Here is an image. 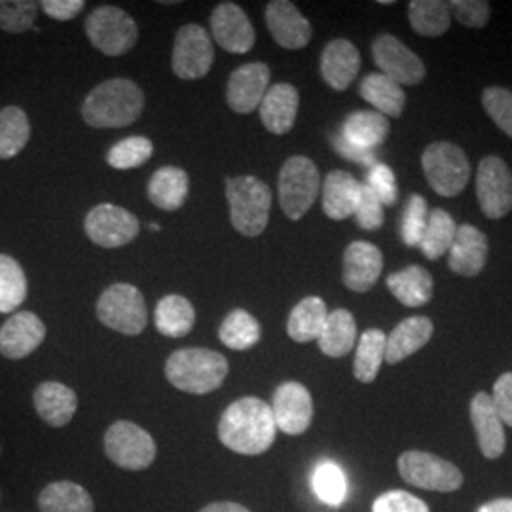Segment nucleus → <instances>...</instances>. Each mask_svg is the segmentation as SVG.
I'll return each mask as SVG.
<instances>
[{
  "label": "nucleus",
  "mask_w": 512,
  "mask_h": 512,
  "mask_svg": "<svg viewBox=\"0 0 512 512\" xmlns=\"http://www.w3.org/2000/svg\"><path fill=\"white\" fill-rule=\"evenodd\" d=\"M84 29L93 48L110 57L128 54L139 40L137 23L118 6H101L93 10Z\"/></svg>",
  "instance_id": "nucleus-9"
},
{
  "label": "nucleus",
  "mask_w": 512,
  "mask_h": 512,
  "mask_svg": "<svg viewBox=\"0 0 512 512\" xmlns=\"http://www.w3.org/2000/svg\"><path fill=\"white\" fill-rule=\"evenodd\" d=\"M482 105L490 118L512 139V92L492 86L482 93Z\"/></svg>",
  "instance_id": "nucleus-46"
},
{
  "label": "nucleus",
  "mask_w": 512,
  "mask_h": 512,
  "mask_svg": "<svg viewBox=\"0 0 512 512\" xmlns=\"http://www.w3.org/2000/svg\"><path fill=\"white\" fill-rule=\"evenodd\" d=\"M46 332L37 313L18 311L0 327V355L10 361H21L42 346Z\"/></svg>",
  "instance_id": "nucleus-17"
},
{
  "label": "nucleus",
  "mask_w": 512,
  "mask_h": 512,
  "mask_svg": "<svg viewBox=\"0 0 512 512\" xmlns=\"http://www.w3.org/2000/svg\"><path fill=\"white\" fill-rule=\"evenodd\" d=\"M429 219V209L427 202L420 194H412L406 211H404L403 226H401V236L408 247H420L423 230L427 226Z\"/></svg>",
  "instance_id": "nucleus-45"
},
{
  "label": "nucleus",
  "mask_w": 512,
  "mask_h": 512,
  "mask_svg": "<svg viewBox=\"0 0 512 512\" xmlns=\"http://www.w3.org/2000/svg\"><path fill=\"white\" fill-rule=\"evenodd\" d=\"M200 512H253L249 511L245 505L234 503V501H215L205 505Z\"/></svg>",
  "instance_id": "nucleus-54"
},
{
  "label": "nucleus",
  "mask_w": 512,
  "mask_h": 512,
  "mask_svg": "<svg viewBox=\"0 0 512 512\" xmlns=\"http://www.w3.org/2000/svg\"><path fill=\"white\" fill-rule=\"evenodd\" d=\"M84 228L92 243L103 249L124 247L141 232L139 219L129 213L128 209L114 203L95 205L86 215Z\"/></svg>",
  "instance_id": "nucleus-11"
},
{
  "label": "nucleus",
  "mask_w": 512,
  "mask_h": 512,
  "mask_svg": "<svg viewBox=\"0 0 512 512\" xmlns=\"http://www.w3.org/2000/svg\"><path fill=\"white\" fill-rule=\"evenodd\" d=\"M476 198L488 219H503L512 209V173L505 160L486 156L476 171Z\"/></svg>",
  "instance_id": "nucleus-13"
},
{
  "label": "nucleus",
  "mask_w": 512,
  "mask_h": 512,
  "mask_svg": "<svg viewBox=\"0 0 512 512\" xmlns=\"http://www.w3.org/2000/svg\"><path fill=\"white\" fill-rule=\"evenodd\" d=\"M471 421L475 427L476 442L482 456L488 459H499L505 454L507 437L503 429V421L495 412L492 395L480 391L471 401Z\"/></svg>",
  "instance_id": "nucleus-21"
},
{
  "label": "nucleus",
  "mask_w": 512,
  "mask_h": 512,
  "mask_svg": "<svg viewBox=\"0 0 512 512\" xmlns=\"http://www.w3.org/2000/svg\"><path fill=\"white\" fill-rule=\"evenodd\" d=\"M488 260V238L473 224L458 226L454 243L448 251V266L463 277L480 274Z\"/></svg>",
  "instance_id": "nucleus-22"
},
{
  "label": "nucleus",
  "mask_w": 512,
  "mask_h": 512,
  "mask_svg": "<svg viewBox=\"0 0 512 512\" xmlns=\"http://www.w3.org/2000/svg\"><path fill=\"white\" fill-rule=\"evenodd\" d=\"M275 425L289 437L304 435L313 421V399L306 385L285 382L275 389L272 399Z\"/></svg>",
  "instance_id": "nucleus-15"
},
{
  "label": "nucleus",
  "mask_w": 512,
  "mask_h": 512,
  "mask_svg": "<svg viewBox=\"0 0 512 512\" xmlns=\"http://www.w3.org/2000/svg\"><path fill=\"white\" fill-rule=\"evenodd\" d=\"M492 401L499 420L512 427V372H505L495 380Z\"/></svg>",
  "instance_id": "nucleus-51"
},
{
  "label": "nucleus",
  "mask_w": 512,
  "mask_h": 512,
  "mask_svg": "<svg viewBox=\"0 0 512 512\" xmlns=\"http://www.w3.org/2000/svg\"><path fill=\"white\" fill-rule=\"evenodd\" d=\"M433 321L429 317L416 315L399 323L385 342V363L399 365L410 355L427 346L433 336Z\"/></svg>",
  "instance_id": "nucleus-26"
},
{
  "label": "nucleus",
  "mask_w": 512,
  "mask_h": 512,
  "mask_svg": "<svg viewBox=\"0 0 512 512\" xmlns=\"http://www.w3.org/2000/svg\"><path fill=\"white\" fill-rule=\"evenodd\" d=\"M387 289L406 308H421L433 298V275L421 266H410L387 277Z\"/></svg>",
  "instance_id": "nucleus-31"
},
{
  "label": "nucleus",
  "mask_w": 512,
  "mask_h": 512,
  "mask_svg": "<svg viewBox=\"0 0 512 512\" xmlns=\"http://www.w3.org/2000/svg\"><path fill=\"white\" fill-rule=\"evenodd\" d=\"M448 8L465 27L482 29L490 21V2L486 0H452Z\"/></svg>",
  "instance_id": "nucleus-50"
},
{
  "label": "nucleus",
  "mask_w": 512,
  "mask_h": 512,
  "mask_svg": "<svg viewBox=\"0 0 512 512\" xmlns=\"http://www.w3.org/2000/svg\"><path fill=\"white\" fill-rule=\"evenodd\" d=\"M332 143H334V150H336L340 156H344L349 162H359V164L370 165V167L374 164H378L374 152L351 145L340 133L332 137Z\"/></svg>",
  "instance_id": "nucleus-53"
},
{
  "label": "nucleus",
  "mask_w": 512,
  "mask_h": 512,
  "mask_svg": "<svg viewBox=\"0 0 512 512\" xmlns=\"http://www.w3.org/2000/svg\"><path fill=\"white\" fill-rule=\"evenodd\" d=\"M211 31L220 48L230 54H247L255 46V27L236 2H220L215 6L211 14Z\"/></svg>",
  "instance_id": "nucleus-16"
},
{
  "label": "nucleus",
  "mask_w": 512,
  "mask_h": 512,
  "mask_svg": "<svg viewBox=\"0 0 512 512\" xmlns=\"http://www.w3.org/2000/svg\"><path fill=\"white\" fill-rule=\"evenodd\" d=\"M217 433L228 450L260 456L272 448L277 435L272 406L258 397L238 399L222 412Z\"/></svg>",
  "instance_id": "nucleus-1"
},
{
  "label": "nucleus",
  "mask_w": 512,
  "mask_h": 512,
  "mask_svg": "<svg viewBox=\"0 0 512 512\" xmlns=\"http://www.w3.org/2000/svg\"><path fill=\"white\" fill-rule=\"evenodd\" d=\"M458 232V224L452 215L444 209H433L429 213L427 226L421 236L420 249L429 260H437L446 255L454 243Z\"/></svg>",
  "instance_id": "nucleus-38"
},
{
  "label": "nucleus",
  "mask_w": 512,
  "mask_h": 512,
  "mask_svg": "<svg viewBox=\"0 0 512 512\" xmlns=\"http://www.w3.org/2000/svg\"><path fill=\"white\" fill-rule=\"evenodd\" d=\"M361 69L359 50L346 40H330L321 55V74L332 90L344 92L353 84Z\"/></svg>",
  "instance_id": "nucleus-24"
},
{
  "label": "nucleus",
  "mask_w": 512,
  "mask_h": 512,
  "mask_svg": "<svg viewBox=\"0 0 512 512\" xmlns=\"http://www.w3.org/2000/svg\"><path fill=\"white\" fill-rule=\"evenodd\" d=\"M366 186L378 196V200L382 205H395L399 200V190H397V181H395V173L389 165L374 164L370 167L368 173V181Z\"/></svg>",
  "instance_id": "nucleus-47"
},
{
  "label": "nucleus",
  "mask_w": 512,
  "mask_h": 512,
  "mask_svg": "<svg viewBox=\"0 0 512 512\" xmlns=\"http://www.w3.org/2000/svg\"><path fill=\"white\" fill-rule=\"evenodd\" d=\"M359 93L370 103L376 112L384 114L385 118H399L403 114L406 95L403 92V86L393 82L382 73L366 74L361 80Z\"/></svg>",
  "instance_id": "nucleus-35"
},
{
  "label": "nucleus",
  "mask_w": 512,
  "mask_h": 512,
  "mask_svg": "<svg viewBox=\"0 0 512 512\" xmlns=\"http://www.w3.org/2000/svg\"><path fill=\"white\" fill-rule=\"evenodd\" d=\"M397 467L403 480L421 490L452 494L463 486V473L458 467L429 452L408 450L399 456Z\"/></svg>",
  "instance_id": "nucleus-10"
},
{
  "label": "nucleus",
  "mask_w": 512,
  "mask_h": 512,
  "mask_svg": "<svg viewBox=\"0 0 512 512\" xmlns=\"http://www.w3.org/2000/svg\"><path fill=\"white\" fill-rule=\"evenodd\" d=\"M313 490L321 501L329 505H340L348 494L344 471L332 461H321L313 471Z\"/></svg>",
  "instance_id": "nucleus-42"
},
{
  "label": "nucleus",
  "mask_w": 512,
  "mask_h": 512,
  "mask_svg": "<svg viewBox=\"0 0 512 512\" xmlns=\"http://www.w3.org/2000/svg\"><path fill=\"white\" fill-rule=\"evenodd\" d=\"M321 190L317 165L306 156L289 158L279 171L277 192L283 213L291 220H300L311 209Z\"/></svg>",
  "instance_id": "nucleus-5"
},
{
  "label": "nucleus",
  "mask_w": 512,
  "mask_h": 512,
  "mask_svg": "<svg viewBox=\"0 0 512 512\" xmlns=\"http://www.w3.org/2000/svg\"><path fill=\"white\" fill-rule=\"evenodd\" d=\"M33 406L46 425L61 429L73 421L78 410V395L61 382H42L33 391Z\"/></svg>",
  "instance_id": "nucleus-23"
},
{
  "label": "nucleus",
  "mask_w": 512,
  "mask_h": 512,
  "mask_svg": "<svg viewBox=\"0 0 512 512\" xmlns=\"http://www.w3.org/2000/svg\"><path fill=\"white\" fill-rule=\"evenodd\" d=\"M145 110V93L128 78H110L84 99L82 118L97 129L126 128Z\"/></svg>",
  "instance_id": "nucleus-2"
},
{
  "label": "nucleus",
  "mask_w": 512,
  "mask_h": 512,
  "mask_svg": "<svg viewBox=\"0 0 512 512\" xmlns=\"http://www.w3.org/2000/svg\"><path fill=\"white\" fill-rule=\"evenodd\" d=\"M230 365L219 351L184 348L169 355L165 378L175 389L190 395H207L224 384Z\"/></svg>",
  "instance_id": "nucleus-3"
},
{
  "label": "nucleus",
  "mask_w": 512,
  "mask_h": 512,
  "mask_svg": "<svg viewBox=\"0 0 512 512\" xmlns=\"http://www.w3.org/2000/svg\"><path fill=\"white\" fill-rule=\"evenodd\" d=\"M300 105V95L293 84L279 82L270 86L264 95L258 112L264 128L274 135H285L293 129Z\"/></svg>",
  "instance_id": "nucleus-25"
},
{
  "label": "nucleus",
  "mask_w": 512,
  "mask_h": 512,
  "mask_svg": "<svg viewBox=\"0 0 512 512\" xmlns=\"http://www.w3.org/2000/svg\"><path fill=\"white\" fill-rule=\"evenodd\" d=\"M0 505H2V488H0Z\"/></svg>",
  "instance_id": "nucleus-57"
},
{
  "label": "nucleus",
  "mask_w": 512,
  "mask_h": 512,
  "mask_svg": "<svg viewBox=\"0 0 512 512\" xmlns=\"http://www.w3.org/2000/svg\"><path fill=\"white\" fill-rule=\"evenodd\" d=\"M374 63L382 74L399 86H416L425 78V65L418 54L393 35H380L372 42Z\"/></svg>",
  "instance_id": "nucleus-14"
},
{
  "label": "nucleus",
  "mask_w": 512,
  "mask_h": 512,
  "mask_svg": "<svg viewBox=\"0 0 512 512\" xmlns=\"http://www.w3.org/2000/svg\"><path fill=\"white\" fill-rule=\"evenodd\" d=\"M226 200L230 205V222L241 236H260L270 220L272 190L253 175L226 179Z\"/></svg>",
  "instance_id": "nucleus-4"
},
{
  "label": "nucleus",
  "mask_w": 512,
  "mask_h": 512,
  "mask_svg": "<svg viewBox=\"0 0 512 512\" xmlns=\"http://www.w3.org/2000/svg\"><path fill=\"white\" fill-rule=\"evenodd\" d=\"M105 456L124 471H145L156 454L158 446L152 435L128 420L114 421L103 437Z\"/></svg>",
  "instance_id": "nucleus-6"
},
{
  "label": "nucleus",
  "mask_w": 512,
  "mask_h": 512,
  "mask_svg": "<svg viewBox=\"0 0 512 512\" xmlns=\"http://www.w3.org/2000/svg\"><path fill=\"white\" fill-rule=\"evenodd\" d=\"M476 512H512V497H497L484 505H480Z\"/></svg>",
  "instance_id": "nucleus-55"
},
{
  "label": "nucleus",
  "mask_w": 512,
  "mask_h": 512,
  "mask_svg": "<svg viewBox=\"0 0 512 512\" xmlns=\"http://www.w3.org/2000/svg\"><path fill=\"white\" fill-rule=\"evenodd\" d=\"M40 512H95L92 494L73 480H55L40 490Z\"/></svg>",
  "instance_id": "nucleus-28"
},
{
  "label": "nucleus",
  "mask_w": 512,
  "mask_h": 512,
  "mask_svg": "<svg viewBox=\"0 0 512 512\" xmlns=\"http://www.w3.org/2000/svg\"><path fill=\"white\" fill-rule=\"evenodd\" d=\"M317 342L319 349L330 359L346 357L357 344V323L351 311H330Z\"/></svg>",
  "instance_id": "nucleus-34"
},
{
  "label": "nucleus",
  "mask_w": 512,
  "mask_h": 512,
  "mask_svg": "<svg viewBox=\"0 0 512 512\" xmlns=\"http://www.w3.org/2000/svg\"><path fill=\"white\" fill-rule=\"evenodd\" d=\"M40 8L44 10L46 16H50L55 21H69L86 8V2L84 0H42Z\"/></svg>",
  "instance_id": "nucleus-52"
},
{
  "label": "nucleus",
  "mask_w": 512,
  "mask_h": 512,
  "mask_svg": "<svg viewBox=\"0 0 512 512\" xmlns=\"http://www.w3.org/2000/svg\"><path fill=\"white\" fill-rule=\"evenodd\" d=\"M190 190L186 171L175 165L160 167L148 181V198L158 209L177 211L183 207Z\"/></svg>",
  "instance_id": "nucleus-29"
},
{
  "label": "nucleus",
  "mask_w": 512,
  "mask_h": 512,
  "mask_svg": "<svg viewBox=\"0 0 512 512\" xmlns=\"http://www.w3.org/2000/svg\"><path fill=\"white\" fill-rule=\"evenodd\" d=\"M353 217L357 220V224L368 232L384 226V205L366 184L361 186V198H359Z\"/></svg>",
  "instance_id": "nucleus-48"
},
{
  "label": "nucleus",
  "mask_w": 512,
  "mask_h": 512,
  "mask_svg": "<svg viewBox=\"0 0 512 512\" xmlns=\"http://www.w3.org/2000/svg\"><path fill=\"white\" fill-rule=\"evenodd\" d=\"M0 456H2V444H0Z\"/></svg>",
  "instance_id": "nucleus-58"
},
{
  "label": "nucleus",
  "mask_w": 512,
  "mask_h": 512,
  "mask_svg": "<svg viewBox=\"0 0 512 512\" xmlns=\"http://www.w3.org/2000/svg\"><path fill=\"white\" fill-rule=\"evenodd\" d=\"M408 19L421 37H440L450 29V8L442 0H412Z\"/></svg>",
  "instance_id": "nucleus-39"
},
{
  "label": "nucleus",
  "mask_w": 512,
  "mask_h": 512,
  "mask_svg": "<svg viewBox=\"0 0 512 512\" xmlns=\"http://www.w3.org/2000/svg\"><path fill=\"white\" fill-rule=\"evenodd\" d=\"M31 124L25 110L19 107L0 109V160H12L27 147Z\"/></svg>",
  "instance_id": "nucleus-40"
},
{
  "label": "nucleus",
  "mask_w": 512,
  "mask_h": 512,
  "mask_svg": "<svg viewBox=\"0 0 512 512\" xmlns=\"http://www.w3.org/2000/svg\"><path fill=\"white\" fill-rule=\"evenodd\" d=\"M382 251L368 241L349 243L344 253V285L353 293L370 291L382 275Z\"/></svg>",
  "instance_id": "nucleus-20"
},
{
  "label": "nucleus",
  "mask_w": 512,
  "mask_h": 512,
  "mask_svg": "<svg viewBox=\"0 0 512 512\" xmlns=\"http://www.w3.org/2000/svg\"><path fill=\"white\" fill-rule=\"evenodd\" d=\"M270 90V67L264 63L241 65L228 78L226 101L238 114H251Z\"/></svg>",
  "instance_id": "nucleus-18"
},
{
  "label": "nucleus",
  "mask_w": 512,
  "mask_h": 512,
  "mask_svg": "<svg viewBox=\"0 0 512 512\" xmlns=\"http://www.w3.org/2000/svg\"><path fill=\"white\" fill-rule=\"evenodd\" d=\"M266 25L275 42L287 50H300L311 40V23L289 0H274L266 6Z\"/></svg>",
  "instance_id": "nucleus-19"
},
{
  "label": "nucleus",
  "mask_w": 512,
  "mask_h": 512,
  "mask_svg": "<svg viewBox=\"0 0 512 512\" xmlns=\"http://www.w3.org/2000/svg\"><path fill=\"white\" fill-rule=\"evenodd\" d=\"M152 152H154L152 141L147 137L135 135V137H128L110 148L109 154H107V164L114 169H122V171L135 169V167L147 164Z\"/></svg>",
  "instance_id": "nucleus-43"
},
{
  "label": "nucleus",
  "mask_w": 512,
  "mask_h": 512,
  "mask_svg": "<svg viewBox=\"0 0 512 512\" xmlns=\"http://www.w3.org/2000/svg\"><path fill=\"white\" fill-rule=\"evenodd\" d=\"M27 298V277L16 258L0 255V313L18 310Z\"/></svg>",
  "instance_id": "nucleus-41"
},
{
  "label": "nucleus",
  "mask_w": 512,
  "mask_h": 512,
  "mask_svg": "<svg viewBox=\"0 0 512 512\" xmlns=\"http://www.w3.org/2000/svg\"><path fill=\"white\" fill-rule=\"evenodd\" d=\"M372 512H431L427 503L404 490H391L378 495L372 503Z\"/></svg>",
  "instance_id": "nucleus-49"
},
{
  "label": "nucleus",
  "mask_w": 512,
  "mask_h": 512,
  "mask_svg": "<svg viewBox=\"0 0 512 512\" xmlns=\"http://www.w3.org/2000/svg\"><path fill=\"white\" fill-rule=\"evenodd\" d=\"M385 342L387 336L384 330L368 329L361 334L353 361L355 380L361 384H372L378 378V372L385 361Z\"/></svg>",
  "instance_id": "nucleus-36"
},
{
  "label": "nucleus",
  "mask_w": 512,
  "mask_h": 512,
  "mask_svg": "<svg viewBox=\"0 0 512 512\" xmlns=\"http://www.w3.org/2000/svg\"><path fill=\"white\" fill-rule=\"evenodd\" d=\"M329 310L325 300L319 296H308L300 300L289 315L287 321V334L296 344H308L319 338L321 330L327 323Z\"/></svg>",
  "instance_id": "nucleus-32"
},
{
  "label": "nucleus",
  "mask_w": 512,
  "mask_h": 512,
  "mask_svg": "<svg viewBox=\"0 0 512 512\" xmlns=\"http://www.w3.org/2000/svg\"><path fill=\"white\" fill-rule=\"evenodd\" d=\"M219 338L228 349L247 351L255 348L260 342L262 329L255 315L245 310H234L224 317L219 329Z\"/></svg>",
  "instance_id": "nucleus-37"
},
{
  "label": "nucleus",
  "mask_w": 512,
  "mask_h": 512,
  "mask_svg": "<svg viewBox=\"0 0 512 512\" xmlns=\"http://www.w3.org/2000/svg\"><path fill=\"white\" fill-rule=\"evenodd\" d=\"M97 317L105 327L120 334L139 336L148 321L145 296L129 283L110 285L97 300Z\"/></svg>",
  "instance_id": "nucleus-8"
},
{
  "label": "nucleus",
  "mask_w": 512,
  "mask_h": 512,
  "mask_svg": "<svg viewBox=\"0 0 512 512\" xmlns=\"http://www.w3.org/2000/svg\"><path fill=\"white\" fill-rule=\"evenodd\" d=\"M361 186L353 175L346 171H330L323 183V211L332 220H346L355 215L361 198Z\"/></svg>",
  "instance_id": "nucleus-27"
},
{
  "label": "nucleus",
  "mask_w": 512,
  "mask_h": 512,
  "mask_svg": "<svg viewBox=\"0 0 512 512\" xmlns=\"http://www.w3.org/2000/svg\"><path fill=\"white\" fill-rule=\"evenodd\" d=\"M156 330L167 338H184L194 329L196 311L188 298L181 294L164 296L154 311Z\"/></svg>",
  "instance_id": "nucleus-33"
},
{
  "label": "nucleus",
  "mask_w": 512,
  "mask_h": 512,
  "mask_svg": "<svg viewBox=\"0 0 512 512\" xmlns=\"http://www.w3.org/2000/svg\"><path fill=\"white\" fill-rule=\"evenodd\" d=\"M40 4L33 0H0V29L21 35L33 29Z\"/></svg>",
  "instance_id": "nucleus-44"
},
{
  "label": "nucleus",
  "mask_w": 512,
  "mask_h": 512,
  "mask_svg": "<svg viewBox=\"0 0 512 512\" xmlns=\"http://www.w3.org/2000/svg\"><path fill=\"white\" fill-rule=\"evenodd\" d=\"M213 61V42L202 25L190 23L181 27L175 37L171 55L173 73L183 80H198L209 74Z\"/></svg>",
  "instance_id": "nucleus-12"
},
{
  "label": "nucleus",
  "mask_w": 512,
  "mask_h": 512,
  "mask_svg": "<svg viewBox=\"0 0 512 512\" xmlns=\"http://www.w3.org/2000/svg\"><path fill=\"white\" fill-rule=\"evenodd\" d=\"M421 165L429 186L444 198H454L471 179V165L463 148L454 143H433L425 148Z\"/></svg>",
  "instance_id": "nucleus-7"
},
{
  "label": "nucleus",
  "mask_w": 512,
  "mask_h": 512,
  "mask_svg": "<svg viewBox=\"0 0 512 512\" xmlns=\"http://www.w3.org/2000/svg\"><path fill=\"white\" fill-rule=\"evenodd\" d=\"M150 228H152L154 232H158V230H160V226H158V224H150Z\"/></svg>",
  "instance_id": "nucleus-56"
},
{
  "label": "nucleus",
  "mask_w": 512,
  "mask_h": 512,
  "mask_svg": "<svg viewBox=\"0 0 512 512\" xmlns=\"http://www.w3.org/2000/svg\"><path fill=\"white\" fill-rule=\"evenodd\" d=\"M340 135L351 145L374 152L389 135V120L376 110H359L349 114Z\"/></svg>",
  "instance_id": "nucleus-30"
}]
</instances>
